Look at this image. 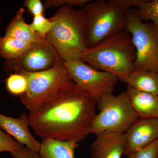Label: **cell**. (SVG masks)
Returning <instances> with one entry per match:
<instances>
[{"label": "cell", "instance_id": "d6986e66", "mask_svg": "<svg viewBox=\"0 0 158 158\" xmlns=\"http://www.w3.org/2000/svg\"><path fill=\"white\" fill-rule=\"evenodd\" d=\"M6 88L12 95L20 96L26 92L27 82L25 77L17 73H11L6 80Z\"/></svg>", "mask_w": 158, "mask_h": 158}, {"label": "cell", "instance_id": "7402d4cb", "mask_svg": "<svg viewBox=\"0 0 158 158\" xmlns=\"http://www.w3.org/2000/svg\"><path fill=\"white\" fill-rule=\"evenodd\" d=\"M20 145L7 133L4 132L0 128V152H13L19 148Z\"/></svg>", "mask_w": 158, "mask_h": 158}, {"label": "cell", "instance_id": "d4e9b609", "mask_svg": "<svg viewBox=\"0 0 158 158\" xmlns=\"http://www.w3.org/2000/svg\"><path fill=\"white\" fill-rule=\"evenodd\" d=\"M10 153L12 158H40L38 152L25 146H21L19 148Z\"/></svg>", "mask_w": 158, "mask_h": 158}, {"label": "cell", "instance_id": "cb8c5ba5", "mask_svg": "<svg viewBox=\"0 0 158 158\" xmlns=\"http://www.w3.org/2000/svg\"><path fill=\"white\" fill-rule=\"evenodd\" d=\"M23 6L28 9L34 17L44 15L45 8L40 0H25Z\"/></svg>", "mask_w": 158, "mask_h": 158}, {"label": "cell", "instance_id": "5bb4252c", "mask_svg": "<svg viewBox=\"0 0 158 158\" xmlns=\"http://www.w3.org/2000/svg\"><path fill=\"white\" fill-rule=\"evenodd\" d=\"M25 10L20 8L11 19L6 30L5 36L36 43L43 38L38 33L32 31L24 17Z\"/></svg>", "mask_w": 158, "mask_h": 158}, {"label": "cell", "instance_id": "ba28073f", "mask_svg": "<svg viewBox=\"0 0 158 158\" xmlns=\"http://www.w3.org/2000/svg\"><path fill=\"white\" fill-rule=\"evenodd\" d=\"M64 63L74 83L96 102L115 90L118 80L112 74L95 69L81 60Z\"/></svg>", "mask_w": 158, "mask_h": 158}, {"label": "cell", "instance_id": "277c9868", "mask_svg": "<svg viewBox=\"0 0 158 158\" xmlns=\"http://www.w3.org/2000/svg\"><path fill=\"white\" fill-rule=\"evenodd\" d=\"M16 73L21 74L27 79V90L19 97L22 103L30 111L58 98L74 85L64 61L43 71H19Z\"/></svg>", "mask_w": 158, "mask_h": 158}, {"label": "cell", "instance_id": "603a6c76", "mask_svg": "<svg viewBox=\"0 0 158 158\" xmlns=\"http://www.w3.org/2000/svg\"><path fill=\"white\" fill-rule=\"evenodd\" d=\"M91 0H44L43 3L45 9L52 7L68 6L71 7L78 6L82 8Z\"/></svg>", "mask_w": 158, "mask_h": 158}, {"label": "cell", "instance_id": "7c38bea8", "mask_svg": "<svg viewBox=\"0 0 158 158\" xmlns=\"http://www.w3.org/2000/svg\"><path fill=\"white\" fill-rule=\"evenodd\" d=\"M96 136L90 148L92 158H121L126 144L125 133L106 132Z\"/></svg>", "mask_w": 158, "mask_h": 158}, {"label": "cell", "instance_id": "ac0fdd59", "mask_svg": "<svg viewBox=\"0 0 158 158\" xmlns=\"http://www.w3.org/2000/svg\"><path fill=\"white\" fill-rule=\"evenodd\" d=\"M135 11L141 21L151 22L158 26V0H143Z\"/></svg>", "mask_w": 158, "mask_h": 158}, {"label": "cell", "instance_id": "4fadbf2b", "mask_svg": "<svg viewBox=\"0 0 158 158\" xmlns=\"http://www.w3.org/2000/svg\"><path fill=\"white\" fill-rule=\"evenodd\" d=\"M138 118H158V95L127 86L126 90Z\"/></svg>", "mask_w": 158, "mask_h": 158}, {"label": "cell", "instance_id": "7a4b0ae2", "mask_svg": "<svg viewBox=\"0 0 158 158\" xmlns=\"http://www.w3.org/2000/svg\"><path fill=\"white\" fill-rule=\"evenodd\" d=\"M80 60L126 83L134 70L136 51L129 33L122 31L110 35L93 48L85 49Z\"/></svg>", "mask_w": 158, "mask_h": 158}, {"label": "cell", "instance_id": "e0dca14e", "mask_svg": "<svg viewBox=\"0 0 158 158\" xmlns=\"http://www.w3.org/2000/svg\"><path fill=\"white\" fill-rule=\"evenodd\" d=\"M25 40L0 36V57L5 60H13L23 56L33 45Z\"/></svg>", "mask_w": 158, "mask_h": 158}, {"label": "cell", "instance_id": "5b68a950", "mask_svg": "<svg viewBox=\"0 0 158 158\" xmlns=\"http://www.w3.org/2000/svg\"><path fill=\"white\" fill-rule=\"evenodd\" d=\"M81 9L86 20L87 48L110 35L127 31V10L113 0H91Z\"/></svg>", "mask_w": 158, "mask_h": 158}, {"label": "cell", "instance_id": "9a60e30c", "mask_svg": "<svg viewBox=\"0 0 158 158\" xmlns=\"http://www.w3.org/2000/svg\"><path fill=\"white\" fill-rule=\"evenodd\" d=\"M79 146L74 141L44 139L38 153L40 158H75V152Z\"/></svg>", "mask_w": 158, "mask_h": 158}, {"label": "cell", "instance_id": "8992f818", "mask_svg": "<svg viewBox=\"0 0 158 158\" xmlns=\"http://www.w3.org/2000/svg\"><path fill=\"white\" fill-rule=\"evenodd\" d=\"M99 110L94 118L90 134L125 133L138 118L126 91L106 94L97 102Z\"/></svg>", "mask_w": 158, "mask_h": 158}, {"label": "cell", "instance_id": "9c48e42d", "mask_svg": "<svg viewBox=\"0 0 158 158\" xmlns=\"http://www.w3.org/2000/svg\"><path fill=\"white\" fill-rule=\"evenodd\" d=\"M62 60L45 39L33 44L31 48L19 59L5 60L3 69L6 72L19 71L36 73L53 68Z\"/></svg>", "mask_w": 158, "mask_h": 158}, {"label": "cell", "instance_id": "6da1fadb", "mask_svg": "<svg viewBox=\"0 0 158 158\" xmlns=\"http://www.w3.org/2000/svg\"><path fill=\"white\" fill-rule=\"evenodd\" d=\"M97 102L74 84L58 98L30 111V127L42 138L78 143L90 134Z\"/></svg>", "mask_w": 158, "mask_h": 158}, {"label": "cell", "instance_id": "2e32d148", "mask_svg": "<svg viewBox=\"0 0 158 158\" xmlns=\"http://www.w3.org/2000/svg\"><path fill=\"white\" fill-rule=\"evenodd\" d=\"M127 86L141 92L158 95V73L150 71L134 70L128 77Z\"/></svg>", "mask_w": 158, "mask_h": 158}, {"label": "cell", "instance_id": "ffe728a7", "mask_svg": "<svg viewBox=\"0 0 158 158\" xmlns=\"http://www.w3.org/2000/svg\"><path fill=\"white\" fill-rule=\"evenodd\" d=\"M29 25L32 31L38 33L43 39H45L47 34L53 28L55 23L44 15H41L34 17L33 21Z\"/></svg>", "mask_w": 158, "mask_h": 158}, {"label": "cell", "instance_id": "44dd1931", "mask_svg": "<svg viewBox=\"0 0 158 158\" xmlns=\"http://www.w3.org/2000/svg\"><path fill=\"white\" fill-rule=\"evenodd\" d=\"M127 158H158V141L146 147L131 153Z\"/></svg>", "mask_w": 158, "mask_h": 158}, {"label": "cell", "instance_id": "30bf717a", "mask_svg": "<svg viewBox=\"0 0 158 158\" xmlns=\"http://www.w3.org/2000/svg\"><path fill=\"white\" fill-rule=\"evenodd\" d=\"M125 155L142 149L158 141V118H140L125 133Z\"/></svg>", "mask_w": 158, "mask_h": 158}, {"label": "cell", "instance_id": "4316f807", "mask_svg": "<svg viewBox=\"0 0 158 158\" xmlns=\"http://www.w3.org/2000/svg\"><path fill=\"white\" fill-rule=\"evenodd\" d=\"M3 19L2 18H0V26H1L2 24V23Z\"/></svg>", "mask_w": 158, "mask_h": 158}, {"label": "cell", "instance_id": "8fae6325", "mask_svg": "<svg viewBox=\"0 0 158 158\" xmlns=\"http://www.w3.org/2000/svg\"><path fill=\"white\" fill-rule=\"evenodd\" d=\"M30 122L28 115L23 113L19 118L5 116L0 113V128L13 137L20 145L39 152L40 142L31 135L29 130Z\"/></svg>", "mask_w": 158, "mask_h": 158}, {"label": "cell", "instance_id": "484cf974", "mask_svg": "<svg viewBox=\"0 0 158 158\" xmlns=\"http://www.w3.org/2000/svg\"><path fill=\"white\" fill-rule=\"evenodd\" d=\"M114 2L118 4L126 10L132 9L135 7L136 9L139 7L143 0H113Z\"/></svg>", "mask_w": 158, "mask_h": 158}, {"label": "cell", "instance_id": "3957f363", "mask_svg": "<svg viewBox=\"0 0 158 158\" xmlns=\"http://www.w3.org/2000/svg\"><path fill=\"white\" fill-rule=\"evenodd\" d=\"M49 19L55 25L46 39L62 61L80 60L87 48L86 20L81 9L61 6Z\"/></svg>", "mask_w": 158, "mask_h": 158}, {"label": "cell", "instance_id": "52a82bcc", "mask_svg": "<svg viewBox=\"0 0 158 158\" xmlns=\"http://www.w3.org/2000/svg\"><path fill=\"white\" fill-rule=\"evenodd\" d=\"M127 31L136 51L134 70L158 73V26L141 21L135 9L127 10Z\"/></svg>", "mask_w": 158, "mask_h": 158}]
</instances>
